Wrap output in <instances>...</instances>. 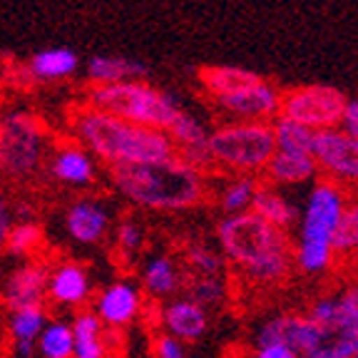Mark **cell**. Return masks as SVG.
I'll return each instance as SVG.
<instances>
[{
	"label": "cell",
	"mask_w": 358,
	"mask_h": 358,
	"mask_svg": "<svg viewBox=\"0 0 358 358\" xmlns=\"http://www.w3.org/2000/svg\"><path fill=\"white\" fill-rule=\"evenodd\" d=\"M140 306V291L134 289L132 284L120 281V284L110 286V289L100 294V299H97V316L110 329H120V326L129 324L137 316Z\"/></svg>",
	"instance_id": "obj_17"
},
{
	"label": "cell",
	"mask_w": 358,
	"mask_h": 358,
	"mask_svg": "<svg viewBox=\"0 0 358 358\" xmlns=\"http://www.w3.org/2000/svg\"><path fill=\"white\" fill-rule=\"evenodd\" d=\"M48 167H50V174L60 185H70V187L92 185V179L97 174L95 157L90 155V150H85L83 145H75V142H67V145L57 147L52 152Z\"/></svg>",
	"instance_id": "obj_13"
},
{
	"label": "cell",
	"mask_w": 358,
	"mask_h": 358,
	"mask_svg": "<svg viewBox=\"0 0 358 358\" xmlns=\"http://www.w3.org/2000/svg\"><path fill=\"white\" fill-rule=\"evenodd\" d=\"M185 259H187V266H189L194 274L219 276V274H224V266H227L224 254L214 252L212 246H204V244H192L189 249H187Z\"/></svg>",
	"instance_id": "obj_34"
},
{
	"label": "cell",
	"mask_w": 358,
	"mask_h": 358,
	"mask_svg": "<svg viewBox=\"0 0 358 358\" xmlns=\"http://www.w3.org/2000/svg\"><path fill=\"white\" fill-rule=\"evenodd\" d=\"M254 358H301V356L281 341H264V343H257Z\"/></svg>",
	"instance_id": "obj_38"
},
{
	"label": "cell",
	"mask_w": 358,
	"mask_h": 358,
	"mask_svg": "<svg viewBox=\"0 0 358 358\" xmlns=\"http://www.w3.org/2000/svg\"><path fill=\"white\" fill-rule=\"evenodd\" d=\"M48 289H50V296L55 301L73 306V303H80L87 296V274L80 266L67 264L48 279Z\"/></svg>",
	"instance_id": "obj_26"
},
{
	"label": "cell",
	"mask_w": 358,
	"mask_h": 358,
	"mask_svg": "<svg viewBox=\"0 0 358 358\" xmlns=\"http://www.w3.org/2000/svg\"><path fill=\"white\" fill-rule=\"evenodd\" d=\"M43 241V229L33 219H15L10 227V234H8L6 249L10 254H17V257H28Z\"/></svg>",
	"instance_id": "obj_32"
},
{
	"label": "cell",
	"mask_w": 358,
	"mask_h": 358,
	"mask_svg": "<svg viewBox=\"0 0 358 358\" xmlns=\"http://www.w3.org/2000/svg\"><path fill=\"white\" fill-rule=\"evenodd\" d=\"M45 311L43 303H33V306H20L13 308V321L10 331L15 336L17 348H20L22 356H33V348L38 343L40 331L45 329Z\"/></svg>",
	"instance_id": "obj_25"
},
{
	"label": "cell",
	"mask_w": 358,
	"mask_h": 358,
	"mask_svg": "<svg viewBox=\"0 0 358 358\" xmlns=\"http://www.w3.org/2000/svg\"><path fill=\"white\" fill-rule=\"evenodd\" d=\"M311 155L319 164V174L346 192H358V137L346 134L341 127L319 129Z\"/></svg>",
	"instance_id": "obj_9"
},
{
	"label": "cell",
	"mask_w": 358,
	"mask_h": 358,
	"mask_svg": "<svg viewBox=\"0 0 358 358\" xmlns=\"http://www.w3.org/2000/svg\"><path fill=\"white\" fill-rule=\"evenodd\" d=\"M281 92L274 83H268L259 75L254 83L244 85L231 95H224L214 100V105L229 120H259V122H271L281 112Z\"/></svg>",
	"instance_id": "obj_10"
},
{
	"label": "cell",
	"mask_w": 358,
	"mask_h": 358,
	"mask_svg": "<svg viewBox=\"0 0 358 358\" xmlns=\"http://www.w3.org/2000/svg\"><path fill=\"white\" fill-rule=\"evenodd\" d=\"M313 338L301 358H353L358 351V324L338 319L334 321H313Z\"/></svg>",
	"instance_id": "obj_11"
},
{
	"label": "cell",
	"mask_w": 358,
	"mask_h": 358,
	"mask_svg": "<svg viewBox=\"0 0 358 358\" xmlns=\"http://www.w3.org/2000/svg\"><path fill=\"white\" fill-rule=\"evenodd\" d=\"M338 127H341L346 134H353V137H358V97H353V100H346V105H343V112H341V120H338Z\"/></svg>",
	"instance_id": "obj_39"
},
{
	"label": "cell",
	"mask_w": 358,
	"mask_h": 358,
	"mask_svg": "<svg viewBox=\"0 0 358 358\" xmlns=\"http://www.w3.org/2000/svg\"><path fill=\"white\" fill-rule=\"evenodd\" d=\"M336 296H338V308H341L343 319L358 324V284L348 286V289H343L341 294H336Z\"/></svg>",
	"instance_id": "obj_37"
},
{
	"label": "cell",
	"mask_w": 358,
	"mask_h": 358,
	"mask_svg": "<svg viewBox=\"0 0 358 358\" xmlns=\"http://www.w3.org/2000/svg\"><path fill=\"white\" fill-rule=\"evenodd\" d=\"M217 244L224 259L257 286L281 284L294 268L289 234L252 209L224 214L217 224Z\"/></svg>",
	"instance_id": "obj_1"
},
{
	"label": "cell",
	"mask_w": 358,
	"mask_h": 358,
	"mask_svg": "<svg viewBox=\"0 0 358 358\" xmlns=\"http://www.w3.org/2000/svg\"><path fill=\"white\" fill-rule=\"evenodd\" d=\"M169 134V140L174 142V150H187V147H207L209 129L199 117H194L192 112H187L185 107L177 112V117L169 122V127L164 129Z\"/></svg>",
	"instance_id": "obj_29"
},
{
	"label": "cell",
	"mask_w": 358,
	"mask_h": 358,
	"mask_svg": "<svg viewBox=\"0 0 358 358\" xmlns=\"http://www.w3.org/2000/svg\"><path fill=\"white\" fill-rule=\"evenodd\" d=\"M271 129H274L276 150H289V152H311L313 150L316 129L306 127V124L296 122V120L286 117V115H276V117L271 120Z\"/></svg>",
	"instance_id": "obj_27"
},
{
	"label": "cell",
	"mask_w": 358,
	"mask_h": 358,
	"mask_svg": "<svg viewBox=\"0 0 358 358\" xmlns=\"http://www.w3.org/2000/svg\"><path fill=\"white\" fill-rule=\"evenodd\" d=\"M80 70V55L67 48V45H55V48H43L28 62H25V75L33 83H60V80L73 78Z\"/></svg>",
	"instance_id": "obj_16"
},
{
	"label": "cell",
	"mask_w": 358,
	"mask_h": 358,
	"mask_svg": "<svg viewBox=\"0 0 358 358\" xmlns=\"http://www.w3.org/2000/svg\"><path fill=\"white\" fill-rule=\"evenodd\" d=\"M264 177H266V185H274L279 189L281 187L308 185L319 177V164H316L311 152L276 150L264 169Z\"/></svg>",
	"instance_id": "obj_12"
},
{
	"label": "cell",
	"mask_w": 358,
	"mask_h": 358,
	"mask_svg": "<svg viewBox=\"0 0 358 358\" xmlns=\"http://www.w3.org/2000/svg\"><path fill=\"white\" fill-rule=\"evenodd\" d=\"M155 358H187L185 341H179L177 336L162 334L155 338Z\"/></svg>",
	"instance_id": "obj_36"
},
{
	"label": "cell",
	"mask_w": 358,
	"mask_h": 358,
	"mask_svg": "<svg viewBox=\"0 0 358 358\" xmlns=\"http://www.w3.org/2000/svg\"><path fill=\"white\" fill-rule=\"evenodd\" d=\"M334 254L343 259L358 257V192L346 199V207H343L334 234Z\"/></svg>",
	"instance_id": "obj_30"
},
{
	"label": "cell",
	"mask_w": 358,
	"mask_h": 358,
	"mask_svg": "<svg viewBox=\"0 0 358 358\" xmlns=\"http://www.w3.org/2000/svg\"><path fill=\"white\" fill-rule=\"evenodd\" d=\"M15 222L13 217V207L8 196L0 192V249H6V241H8V234H10V227Z\"/></svg>",
	"instance_id": "obj_40"
},
{
	"label": "cell",
	"mask_w": 358,
	"mask_h": 358,
	"mask_svg": "<svg viewBox=\"0 0 358 358\" xmlns=\"http://www.w3.org/2000/svg\"><path fill=\"white\" fill-rule=\"evenodd\" d=\"M70 124H73L80 145L110 167L112 164L164 159L177 152L164 129L129 122V120H122L100 107L85 105V102L73 110Z\"/></svg>",
	"instance_id": "obj_3"
},
{
	"label": "cell",
	"mask_w": 358,
	"mask_h": 358,
	"mask_svg": "<svg viewBox=\"0 0 358 358\" xmlns=\"http://www.w3.org/2000/svg\"><path fill=\"white\" fill-rule=\"evenodd\" d=\"M110 177L132 204L152 212H187L207 194L204 172L187 164L177 152L152 162L112 164Z\"/></svg>",
	"instance_id": "obj_2"
},
{
	"label": "cell",
	"mask_w": 358,
	"mask_h": 358,
	"mask_svg": "<svg viewBox=\"0 0 358 358\" xmlns=\"http://www.w3.org/2000/svg\"><path fill=\"white\" fill-rule=\"evenodd\" d=\"M353 358H358V351H356V356H353Z\"/></svg>",
	"instance_id": "obj_41"
},
{
	"label": "cell",
	"mask_w": 358,
	"mask_h": 358,
	"mask_svg": "<svg viewBox=\"0 0 358 358\" xmlns=\"http://www.w3.org/2000/svg\"><path fill=\"white\" fill-rule=\"evenodd\" d=\"M257 78L259 75L252 73V70H244V67H234V65H207L199 70V85L212 100L231 95V92H236L244 85L254 83Z\"/></svg>",
	"instance_id": "obj_22"
},
{
	"label": "cell",
	"mask_w": 358,
	"mask_h": 358,
	"mask_svg": "<svg viewBox=\"0 0 358 358\" xmlns=\"http://www.w3.org/2000/svg\"><path fill=\"white\" fill-rule=\"evenodd\" d=\"M142 281L145 289L150 291L152 296H169L179 289V268L174 264V259L169 257H152L145 264L142 271Z\"/></svg>",
	"instance_id": "obj_28"
},
{
	"label": "cell",
	"mask_w": 358,
	"mask_h": 358,
	"mask_svg": "<svg viewBox=\"0 0 358 358\" xmlns=\"http://www.w3.org/2000/svg\"><path fill=\"white\" fill-rule=\"evenodd\" d=\"M313 329H316V324H313L308 313H279V316H271V319L262 324V329L257 334V343L281 341L301 356L308 348V343H311Z\"/></svg>",
	"instance_id": "obj_14"
},
{
	"label": "cell",
	"mask_w": 358,
	"mask_h": 358,
	"mask_svg": "<svg viewBox=\"0 0 358 358\" xmlns=\"http://www.w3.org/2000/svg\"><path fill=\"white\" fill-rule=\"evenodd\" d=\"M147 65L142 60L124 55H92L85 62V75L90 85H112L122 80L147 78Z\"/></svg>",
	"instance_id": "obj_19"
},
{
	"label": "cell",
	"mask_w": 358,
	"mask_h": 358,
	"mask_svg": "<svg viewBox=\"0 0 358 358\" xmlns=\"http://www.w3.org/2000/svg\"><path fill=\"white\" fill-rule=\"evenodd\" d=\"M252 212H257L259 217H264L268 224H274L284 231L296 227L299 222V207L274 185H259L252 201Z\"/></svg>",
	"instance_id": "obj_20"
},
{
	"label": "cell",
	"mask_w": 358,
	"mask_h": 358,
	"mask_svg": "<svg viewBox=\"0 0 358 358\" xmlns=\"http://www.w3.org/2000/svg\"><path fill=\"white\" fill-rule=\"evenodd\" d=\"M259 177L254 174H231L227 182L222 185L217 196V204L224 214H239L246 212V209H252V201L254 194L259 189Z\"/></svg>",
	"instance_id": "obj_24"
},
{
	"label": "cell",
	"mask_w": 358,
	"mask_h": 358,
	"mask_svg": "<svg viewBox=\"0 0 358 358\" xmlns=\"http://www.w3.org/2000/svg\"><path fill=\"white\" fill-rule=\"evenodd\" d=\"M48 155V127L30 110H6L0 115V174L30 179Z\"/></svg>",
	"instance_id": "obj_7"
},
{
	"label": "cell",
	"mask_w": 358,
	"mask_h": 358,
	"mask_svg": "<svg viewBox=\"0 0 358 358\" xmlns=\"http://www.w3.org/2000/svg\"><path fill=\"white\" fill-rule=\"evenodd\" d=\"M189 299H194L204 308L219 306L227 299V281L222 279V274H196L189 284Z\"/></svg>",
	"instance_id": "obj_33"
},
{
	"label": "cell",
	"mask_w": 358,
	"mask_h": 358,
	"mask_svg": "<svg viewBox=\"0 0 358 358\" xmlns=\"http://www.w3.org/2000/svg\"><path fill=\"white\" fill-rule=\"evenodd\" d=\"M35 346L40 348V353H43L45 358H73V346H75L73 326L62 324V321L45 326V329L40 331Z\"/></svg>",
	"instance_id": "obj_31"
},
{
	"label": "cell",
	"mask_w": 358,
	"mask_h": 358,
	"mask_svg": "<svg viewBox=\"0 0 358 358\" xmlns=\"http://www.w3.org/2000/svg\"><path fill=\"white\" fill-rule=\"evenodd\" d=\"M110 227V214L95 199H80L75 201L67 212V231L80 244H95L105 236Z\"/></svg>",
	"instance_id": "obj_18"
},
{
	"label": "cell",
	"mask_w": 358,
	"mask_h": 358,
	"mask_svg": "<svg viewBox=\"0 0 358 358\" xmlns=\"http://www.w3.org/2000/svg\"><path fill=\"white\" fill-rule=\"evenodd\" d=\"M348 192L331 179H321L311 187L303 209H299L296 244H291L294 268L306 276L326 274L334 264V234L346 207Z\"/></svg>",
	"instance_id": "obj_4"
},
{
	"label": "cell",
	"mask_w": 358,
	"mask_h": 358,
	"mask_svg": "<svg viewBox=\"0 0 358 358\" xmlns=\"http://www.w3.org/2000/svg\"><path fill=\"white\" fill-rule=\"evenodd\" d=\"M115 244L124 257H132L134 252H140L142 246V229L137 227V222L132 219H122L117 224V231H115Z\"/></svg>",
	"instance_id": "obj_35"
},
{
	"label": "cell",
	"mask_w": 358,
	"mask_h": 358,
	"mask_svg": "<svg viewBox=\"0 0 358 358\" xmlns=\"http://www.w3.org/2000/svg\"><path fill=\"white\" fill-rule=\"evenodd\" d=\"M73 358H105V336L97 313H80L73 324Z\"/></svg>",
	"instance_id": "obj_23"
},
{
	"label": "cell",
	"mask_w": 358,
	"mask_h": 358,
	"mask_svg": "<svg viewBox=\"0 0 358 358\" xmlns=\"http://www.w3.org/2000/svg\"><path fill=\"white\" fill-rule=\"evenodd\" d=\"M85 105L100 107L122 120L147 127L167 129L169 122L182 110V102L167 92L142 80H122L112 85H90L85 90Z\"/></svg>",
	"instance_id": "obj_5"
},
{
	"label": "cell",
	"mask_w": 358,
	"mask_h": 358,
	"mask_svg": "<svg viewBox=\"0 0 358 358\" xmlns=\"http://www.w3.org/2000/svg\"><path fill=\"white\" fill-rule=\"evenodd\" d=\"M48 289V271L40 264H28L20 266L6 284V301L10 308L33 306L43 303V294Z\"/></svg>",
	"instance_id": "obj_21"
},
{
	"label": "cell",
	"mask_w": 358,
	"mask_h": 358,
	"mask_svg": "<svg viewBox=\"0 0 358 358\" xmlns=\"http://www.w3.org/2000/svg\"><path fill=\"white\" fill-rule=\"evenodd\" d=\"M162 326L167 334L177 336L179 341H199L209 329L207 308L194 299H174L162 311Z\"/></svg>",
	"instance_id": "obj_15"
},
{
	"label": "cell",
	"mask_w": 358,
	"mask_h": 358,
	"mask_svg": "<svg viewBox=\"0 0 358 358\" xmlns=\"http://www.w3.org/2000/svg\"><path fill=\"white\" fill-rule=\"evenodd\" d=\"M346 100L348 97L334 85H299V87H289L281 92L279 115H286L319 132V129L338 127Z\"/></svg>",
	"instance_id": "obj_8"
},
{
	"label": "cell",
	"mask_w": 358,
	"mask_h": 358,
	"mask_svg": "<svg viewBox=\"0 0 358 358\" xmlns=\"http://www.w3.org/2000/svg\"><path fill=\"white\" fill-rule=\"evenodd\" d=\"M207 150L212 164L229 174H264L276 152L271 122L259 120H229L209 132Z\"/></svg>",
	"instance_id": "obj_6"
}]
</instances>
